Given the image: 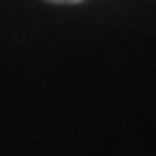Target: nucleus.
Listing matches in <instances>:
<instances>
[{
	"label": "nucleus",
	"instance_id": "nucleus-1",
	"mask_svg": "<svg viewBox=\"0 0 156 156\" xmlns=\"http://www.w3.org/2000/svg\"><path fill=\"white\" fill-rule=\"evenodd\" d=\"M44 2H51V5H78V2H85V0H44Z\"/></svg>",
	"mask_w": 156,
	"mask_h": 156
}]
</instances>
